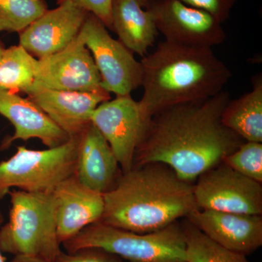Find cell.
I'll use <instances>...</instances> for the list:
<instances>
[{
  "label": "cell",
  "instance_id": "cell-18",
  "mask_svg": "<svg viewBox=\"0 0 262 262\" xmlns=\"http://www.w3.org/2000/svg\"><path fill=\"white\" fill-rule=\"evenodd\" d=\"M112 25L118 40L133 53L145 56L158 31L152 14L136 0H113Z\"/></svg>",
  "mask_w": 262,
  "mask_h": 262
},
{
  "label": "cell",
  "instance_id": "cell-7",
  "mask_svg": "<svg viewBox=\"0 0 262 262\" xmlns=\"http://www.w3.org/2000/svg\"><path fill=\"white\" fill-rule=\"evenodd\" d=\"M79 36L91 52L101 76V85L116 96H128L141 86L142 68L134 53L113 39L106 26L90 13Z\"/></svg>",
  "mask_w": 262,
  "mask_h": 262
},
{
  "label": "cell",
  "instance_id": "cell-14",
  "mask_svg": "<svg viewBox=\"0 0 262 262\" xmlns=\"http://www.w3.org/2000/svg\"><path fill=\"white\" fill-rule=\"evenodd\" d=\"M186 218L207 237L234 252L247 256L262 246V215L198 209Z\"/></svg>",
  "mask_w": 262,
  "mask_h": 262
},
{
  "label": "cell",
  "instance_id": "cell-24",
  "mask_svg": "<svg viewBox=\"0 0 262 262\" xmlns=\"http://www.w3.org/2000/svg\"><path fill=\"white\" fill-rule=\"evenodd\" d=\"M57 262H122V260L101 248H86L72 253L62 251Z\"/></svg>",
  "mask_w": 262,
  "mask_h": 262
},
{
  "label": "cell",
  "instance_id": "cell-8",
  "mask_svg": "<svg viewBox=\"0 0 262 262\" xmlns=\"http://www.w3.org/2000/svg\"><path fill=\"white\" fill-rule=\"evenodd\" d=\"M194 183L199 209L262 215V184L244 177L222 162Z\"/></svg>",
  "mask_w": 262,
  "mask_h": 262
},
{
  "label": "cell",
  "instance_id": "cell-29",
  "mask_svg": "<svg viewBox=\"0 0 262 262\" xmlns=\"http://www.w3.org/2000/svg\"><path fill=\"white\" fill-rule=\"evenodd\" d=\"M3 222H4V216H3V213H2L1 211H0V227H1V225H3ZM0 262H5V258L3 257V254H2L1 249H0Z\"/></svg>",
  "mask_w": 262,
  "mask_h": 262
},
{
  "label": "cell",
  "instance_id": "cell-21",
  "mask_svg": "<svg viewBox=\"0 0 262 262\" xmlns=\"http://www.w3.org/2000/svg\"><path fill=\"white\" fill-rule=\"evenodd\" d=\"M182 226L185 237L187 262H249L246 255L216 244L187 219Z\"/></svg>",
  "mask_w": 262,
  "mask_h": 262
},
{
  "label": "cell",
  "instance_id": "cell-16",
  "mask_svg": "<svg viewBox=\"0 0 262 262\" xmlns=\"http://www.w3.org/2000/svg\"><path fill=\"white\" fill-rule=\"evenodd\" d=\"M0 115L15 127L13 136L5 139L2 149L15 141L39 139L48 148L65 144L70 137L29 98L0 90Z\"/></svg>",
  "mask_w": 262,
  "mask_h": 262
},
{
  "label": "cell",
  "instance_id": "cell-22",
  "mask_svg": "<svg viewBox=\"0 0 262 262\" xmlns=\"http://www.w3.org/2000/svg\"><path fill=\"white\" fill-rule=\"evenodd\" d=\"M48 10L46 0H0V32L20 34Z\"/></svg>",
  "mask_w": 262,
  "mask_h": 262
},
{
  "label": "cell",
  "instance_id": "cell-6",
  "mask_svg": "<svg viewBox=\"0 0 262 262\" xmlns=\"http://www.w3.org/2000/svg\"><path fill=\"white\" fill-rule=\"evenodd\" d=\"M79 137L45 150L17 146L14 155L0 163V201L12 188L52 192L58 184L75 174Z\"/></svg>",
  "mask_w": 262,
  "mask_h": 262
},
{
  "label": "cell",
  "instance_id": "cell-4",
  "mask_svg": "<svg viewBox=\"0 0 262 262\" xmlns=\"http://www.w3.org/2000/svg\"><path fill=\"white\" fill-rule=\"evenodd\" d=\"M9 221L0 227L2 252L29 255L57 261L61 244L57 235L53 192L10 190Z\"/></svg>",
  "mask_w": 262,
  "mask_h": 262
},
{
  "label": "cell",
  "instance_id": "cell-27",
  "mask_svg": "<svg viewBox=\"0 0 262 262\" xmlns=\"http://www.w3.org/2000/svg\"><path fill=\"white\" fill-rule=\"evenodd\" d=\"M10 262H57L50 261L38 256H29V255H17L14 256L13 259Z\"/></svg>",
  "mask_w": 262,
  "mask_h": 262
},
{
  "label": "cell",
  "instance_id": "cell-5",
  "mask_svg": "<svg viewBox=\"0 0 262 262\" xmlns=\"http://www.w3.org/2000/svg\"><path fill=\"white\" fill-rule=\"evenodd\" d=\"M61 245L67 253L98 248L129 262H187L185 237L182 224L178 222L160 230L143 234L98 221Z\"/></svg>",
  "mask_w": 262,
  "mask_h": 262
},
{
  "label": "cell",
  "instance_id": "cell-10",
  "mask_svg": "<svg viewBox=\"0 0 262 262\" xmlns=\"http://www.w3.org/2000/svg\"><path fill=\"white\" fill-rule=\"evenodd\" d=\"M91 121L111 146L122 173L131 170L136 148L147 122L139 101L131 95L116 96L101 103L93 112Z\"/></svg>",
  "mask_w": 262,
  "mask_h": 262
},
{
  "label": "cell",
  "instance_id": "cell-15",
  "mask_svg": "<svg viewBox=\"0 0 262 262\" xmlns=\"http://www.w3.org/2000/svg\"><path fill=\"white\" fill-rule=\"evenodd\" d=\"M52 192L56 203L57 235L60 244L102 218L103 194L84 186L75 174L58 184Z\"/></svg>",
  "mask_w": 262,
  "mask_h": 262
},
{
  "label": "cell",
  "instance_id": "cell-3",
  "mask_svg": "<svg viewBox=\"0 0 262 262\" xmlns=\"http://www.w3.org/2000/svg\"><path fill=\"white\" fill-rule=\"evenodd\" d=\"M139 101L146 120L181 103L205 101L220 94L232 72L211 48L196 47L163 41L142 57Z\"/></svg>",
  "mask_w": 262,
  "mask_h": 262
},
{
  "label": "cell",
  "instance_id": "cell-11",
  "mask_svg": "<svg viewBox=\"0 0 262 262\" xmlns=\"http://www.w3.org/2000/svg\"><path fill=\"white\" fill-rule=\"evenodd\" d=\"M91 52L80 36L65 49L38 59L32 85L58 91L92 92L103 89Z\"/></svg>",
  "mask_w": 262,
  "mask_h": 262
},
{
  "label": "cell",
  "instance_id": "cell-2",
  "mask_svg": "<svg viewBox=\"0 0 262 262\" xmlns=\"http://www.w3.org/2000/svg\"><path fill=\"white\" fill-rule=\"evenodd\" d=\"M103 194L104 211L100 221L136 233L160 230L199 209L194 184L162 163L133 167Z\"/></svg>",
  "mask_w": 262,
  "mask_h": 262
},
{
  "label": "cell",
  "instance_id": "cell-13",
  "mask_svg": "<svg viewBox=\"0 0 262 262\" xmlns=\"http://www.w3.org/2000/svg\"><path fill=\"white\" fill-rule=\"evenodd\" d=\"M66 134L77 138L91 123L93 112L111 99L104 89L92 92L58 91L32 85L25 93Z\"/></svg>",
  "mask_w": 262,
  "mask_h": 262
},
{
  "label": "cell",
  "instance_id": "cell-9",
  "mask_svg": "<svg viewBox=\"0 0 262 262\" xmlns=\"http://www.w3.org/2000/svg\"><path fill=\"white\" fill-rule=\"evenodd\" d=\"M147 10L165 41L211 48L225 41L222 24L204 10L179 0H156Z\"/></svg>",
  "mask_w": 262,
  "mask_h": 262
},
{
  "label": "cell",
  "instance_id": "cell-19",
  "mask_svg": "<svg viewBox=\"0 0 262 262\" xmlns=\"http://www.w3.org/2000/svg\"><path fill=\"white\" fill-rule=\"evenodd\" d=\"M252 90L237 99L229 100L222 121L246 141L262 142V77L255 76Z\"/></svg>",
  "mask_w": 262,
  "mask_h": 262
},
{
  "label": "cell",
  "instance_id": "cell-20",
  "mask_svg": "<svg viewBox=\"0 0 262 262\" xmlns=\"http://www.w3.org/2000/svg\"><path fill=\"white\" fill-rule=\"evenodd\" d=\"M38 59L20 45L6 48L0 58V90L26 93L35 80Z\"/></svg>",
  "mask_w": 262,
  "mask_h": 262
},
{
  "label": "cell",
  "instance_id": "cell-28",
  "mask_svg": "<svg viewBox=\"0 0 262 262\" xmlns=\"http://www.w3.org/2000/svg\"><path fill=\"white\" fill-rule=\"evenodd\" d=\"M136 1L143 8L147 9L156 0H136Z\"/></svg>",
  "mask_w": 262,
  "mask_h": 262
},
{
  "label": "cell",
  "instance_id": "cell-30",
  "mask_svg": "<svg viewBox=\"0 0 262 262\" xmlns=\"http://www.w3.org/2000/svg\"><path fill=\"white\" fill-rule=\"evenodd\" d=\"M5 49H6V48H5L4 45H3V43L1 42V40H0V58L3 56Z\"/></svg>",
  "mask_w": 262,
  "mask_h": 262
},
{
  "label": "cell",
  "instance_id": "cell-1",
  "mask_svg": "<svg viewBox=\"0 0 262 262\" xmlns=\"http://www.w3.org/2000/svg\"><path fill=\"white\" fill-rule=\"evenodd\" d=\"M229 100V93L222 91L205 101L175 105L153 115L143 131L133 167L166 164L194 184L246 141L222 121Z\"/></svg>",
  "mask_w": 262,
  "mask_h": 262
},
{
  "label": "cell",
  "instance_id": "cell-12",
  "mask_svg": "<svg viewBox=\"0 0 262 262\" xmlns=\"http://www.w3.org/2000/svg\"><path fill=\"white\" fill-rule=\"evenodd\" d=\"M89 13L70 2L60 3L19 34V45L37 59L55 54L73 42Z\"/></svg>",
  "mask_w": 262,
  "mask_h": 262
},
{
  "label": "cell",
  "instance_id": "cell-23",
  "mask_svg": "<svg viewBox=\"0 0 262 262\" xmlns=\"http://www.w3.org/2000/svg\"><path fill=\"white\" fill-rule=\"evenodd\" d=\"M223 162L244 177L262 184L261 142L245 141Z\"/></svg>",
  "mask_w": 262,
  "mask_h": 262
},
{
  "label": "cell",
  "instance_id": "cell-26",
  "mask_svg": "<svg viewBox=\"0 0 262 262\" xmlns=\"http://www.w3.org/2000/svg\"><path fill=\"white\" fill-rule=\"evenodd\" d=\"M70 2L99 18L106 28L113 31L112 4L113 0H58L57 4Z\"/></svg>",
  "mask_w": 262,
  "mask_h": 262
},
{
  "label": "cell",
  "instance_id": "cell-25",
  "mask_svg": "<svg viewBox=\"0 0 262 262\" xmlns=\"http://www.w3.org/2000/svg\"><path fill=\"white\" fill-rule=\"evenodd\" d=\"M189 6L204 10L213 15L221 24L230 16L231 11L238 0H179Z\"/></svg>",
  "mask_w": 262,
  "mask_h": 262
},
{
  "label": "cell",
  "instance_id": "cell-17",
  "mask_svg": "<svg viewBox=\"0 0 262 262\" xmlns=\"http://www.w3.org/2000/svg\"><path fill=\"white\" fill-rule=\"evenodd\" d=\"M122 172L111 146L92 122L79 137L75 175L86 187L104 194Z\"/></svg>",
  "mask_w": 262,
  "mask_h": 262
}]
</instances>
